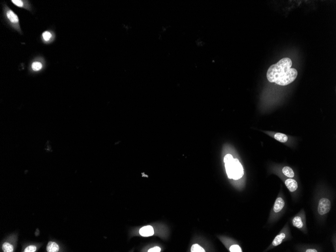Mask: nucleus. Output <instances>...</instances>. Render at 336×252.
<instances>
[{
  "mask_svg": "<svg viewBox=\"0 0 336 252\" xmlns=\"http://www.w3.org/2000/svg\"><path fill=\"white\" fill-rule=\"evenodd\" d=\"M292 62L288 58H282L268 69L267 78L270 83L286 86L293 82L298 76V71L292 68Z\"/></svg>",
  "mask_w": 336,
  "mask_h": 252,
  "instance_id": "1",
  "label": "nucleus"
},
{
  "mask_svg": "<svg viewBox=\"0 0 336 252\" xmlns=\"http://www.w3.org/2000/svg\"><path fill=\"white\" fill-rule=\"evenodd\" d=\"M223 162L227 177L229 179L237 180L242 178L244 175L243 167L238 159H234L231 154H227Z\"/></svg>",
  "mask_w": 336,
  "mask_h": 252,
  "instance_id": "2",
  "label": "nucleus"
},
{
  "mask_svg": "<svg viewBox=\"0 0 336 252\" xmlns=\"http://www.w3.org/2000/svg\"><path fill=\"white\" fill-rule=\"evenodd\" d=\"M5 15L6 18L10 22L11 25L17 30L18 32L21 31V29L20 28L19 19L17 15L10 8L7 7L5 10Z\"/></svg>",
  "mask_w": 336,
  "mask_h": 252,
  "instance_id": "3",
  "label": "nucleus"
},
{
  "mask_svg": "<svg viewBox=\"0 0 336 252\" xmlns=\"http://www.w3.org/2000/svg\"><path fill=\"white\" fill-rule=\"evenodd\" d=\"M331 208V203L330 200L327 198H322L319 202L317 211L321 215H325L330 211Z\"/></svg>",
  "mask_w": 336,
  "mask_h": 252,
  "instance_id": "4",
  "label": "nucleus"
},
{
  "mask_svg": "<svg viewBox=\"0 0 336 252\" xmlns=\"http://www.w3.org/2000/svg\"><path fill=\"white\" fill-rule=\"evenodd\" d=\"M285 184L291 192L295 191L298 188V182L293 179H288L285 181Z\"/></svg>",
  "mask_w": 336,
  "mask_h": 252,
  "instance_id": "5",
  "label": "nucleus"
},
{
  "mask_svg": "<svg viewBox=\"0 0 336 252\" xmlns=\"http://www.w3.org/2000/svg\"><path fill=\"white\" fill-rule=\"evenodd\" d=\"M139 233L143 237L152 236L154 234V229L150 225L144 227L139 230Z\"/></svg>",
  "mask_w": 336,
  "mask_h": 252,
  "instance_id": "6",
  "label": "nucleus"
},
{
  "mask_svg": "<svg viewBox=\"0 0 336 252\" xmlns=\"http://www.w3.org/2000/svg\"><path fill=\"white\" fill-rule=\"evenodd\" d=\"M285 202L281 197H278L276 199L274 205L273 207V210L275 213H277L282 210L284 208Z\"/></svg>",
  "mask_w": 336,
  "mask_h": 252,
  "instance_id": "7",
  "label": "nucleus"
},
{
  "mask_svg": "<svg viewBox=\"0 0 336 252\" xmlns=\"http://www.w3.org/2000/svg\"><path fill=\"white\" fill-rule=\"evenodd\" d=\"M285 237H286V234L284 233H281L280 234H279L278 236H277L276 237H275L274 240L272 242V246L274 247L278 246L285 239Z\"/></svg>",
  "mask_w": 336,
  "mask_h": 252,
  "instance_id": "8",
  "label": "nucleus"
},
{
  "mask_svg": "<svg viewBox=\"0 0 336 252\" xmlns=\"http://www.w3.org/2000/svg\"><path fill=\"white\" fill-rule=\"evenodd\" d=\"M292 225L298 229H301L304 227V222L302 218L300 216H296L292 219Z\"/></svg>",
  "mask_w": 336,
  "mask_h": 252,
  "instance_id": "9",
  "label": "nucleus"
},
{
  "mask_svg": "<svg viewBox=\"0 0 336 252\" xmlns=\"http://www.w3.org/2000/svg\"><path fill=\"white\" fill-rule=\"evenodd\" d=\"M60 247L56 242H49L47 245L46 250L48 252H57L59 251Z\"/></svg>",
  "mask_w": 336,
  "mask_h": 252,
  "instance_id": "10",
  "label": "nucleus"
},
{
  "mask_svg": "<svg viewBox=\"0 0 336 252\" xmlns=\"http://www.w3.org/2000/svg\"><path fill=\"white\" fill-rule=\"evenodd\" d=\"M282 173L284 174V175L286 176V177H288V178H293L294 176V171H293V170L288 166H285L282 169Z\"/></svg>",
  "mask_w": 336,
  "mask_h": 252,
  "instance_id": "11",
  "label": "nucleus"
},
{
  "mask_svg": "<svg viewBox=\"0 0 336 252\" xmlns=\"http://www.w3.org/2000/svg\"><path fill=\"white\" fill-rule=\"evenodd\" d=\"M274 138L277 141L281 143H286L288 141V137L285 134L281 133H277L274 135Z\"/></svg>",
  "mask_w": 336,
  "mask_h": 252,
  "instance_id": "12",
  "label": "nucleus"
},
{
  "mask_svg": "<svg viewBox=\"0 0 336 252\" xmlns=\"http://www.w3.org/2000/svg\"><path fill=\"white\" fill-rule=\"evenodd\" d=\"M11 2L15 6L20 8H24L27 9V2L21 0H12Z\"/></svg>",
  "mask_w": 336,
  "mask_h": 252,
  "instance_id": "13",
  "label": "nucleus"
},
{
  "mask_svg": "<svg viewBox=\"0 0 336 252\" xmlns=\"http://www.w3.org/2000/svg\"><path fill=\"white\" fill-rule=\"evenodd\" d=\"M42 67H43V65L41 62H33L31 65V68L34 71H39L42 69Z\"/></svg>",
  "mask_w": 336,
  "mask_h": 252,
  "instance_id": "14",
  "label": "nucleus"
},
{
  "mask_svg": "<svg viewBox=\"0 0 336 252\" xmlns=\"http://www.w3.org/2000/svg\"><path fill=\"white\" fill-rule=\"evenodd\" d=\"M3 250L5 252H12L14 250V248L11 244L8 242H5L3 244L2 246Z\"/></svg>",
  "mask_w": 336,
  "mask_h": 252,
  "instance_id": "15",
  "label": "nucleus"
},
{
  "mask_svg": "<svg viewBox=\"0 0 336 252\" xmlns=\"http://www.w3.org/2000/svg\"><path fill=\"white\" fill-rule=\"evenodd\" d=\"M52 34L49 31H45L42 34V39L45 42H48L52 38Z\"/></svg>",
  "mask_w": 336,
  "mask_h": 252,
  "instance_id": "16",
  "label": "nucleus"
},
{
  "mask_svg": "<svg viewBox=\"0 0 336 252\" xmlns=\"http://www.w3.org/2000/svg\"><path fill=\"white\" fill-rule=\"evenodd\" d=\"M191 252H205L204 249L202 248L200 246V245L198 244H194L192 245L191 249Z\"/></svg>",
  "mask_w": 336,
  "mask_h": 252,
  "instance_id": "17",
  "label": "nucleus"
},
{
  "mask_svg": "<svg viewBox=\"0 0 336 252\" xmlns=\"http://www.w3.org/2000/svg\"><path fill=\"white\" fill-rule=\"evenodd\" d=\"M229 251L231 252H242V250L238 244H233L229 248Z\"/></svg>",
  "mask_w": 336,
  "mask_h": 252,
  "instance_id": "18",
  "label": "nucleus"
},
{
  "mask_svg": "<svg viewBox=\"0 0 336 252\" xmlns=\"http://www.w3.org/2000/svg\"><path fill=\"white\" fill-rule=\"evenodd\" d=\"M36 251V247L33 246V245H31V246H28L25 249L24 251L25 252H34Z\"/></svg>",
  "mask_w": 336,
  "mask_h": 252,
  "instance_id": "19",
  "label": "nucleus"
},
{
  "mask_svg": "<svg viewBox=\"0 0 336 252\" xmlns=\"http://www.w3.org/2000/svg\"><path fill=\"white\" fill-rule=\"evenodd\" d=\"M161 249L159 247H155L153 248L150 249L148 251V252H161Z\"/></svg>",
  "mask_w": 336,
  "mask_h": 252,
  "instance_id": "20",
  "label": "nucleus"
},
{
  "mask_svg": "<svg viewBox=\"0 0 336 252\" xmlns=\"http://www.w3.org/2000/svg\"><path fill=\"white\" fill-rule=\"evenodd\" d=\"M305 252H317V250H315V249H307V250H306L305 251Z\"/></svg>",
  "mask_w": 336,
  "mask_h": 252,
  "instance_id": "21",
  "label": "nucleus"
}]
</instances>
